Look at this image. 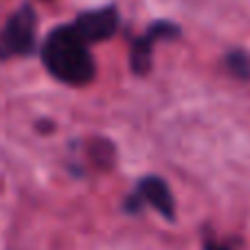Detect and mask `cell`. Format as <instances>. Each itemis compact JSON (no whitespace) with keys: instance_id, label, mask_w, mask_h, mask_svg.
Segmentation results:
<instances>
[{"instance_id":"6da1fadb","label":"cell","mask_w":250,"mask_h":250,"mask_svg":"<svg viewBox=\"0 0 250 250\" xmlns=\"http://www.w3.org/2000/svg\"><path fill=\"white\" fill-rule=\"evenodd\" d=\"M42 62L57 82L70 86H86L95 79V60L88 44L75 33L70 24L57 26L42 44Z\"/></svg>"},{"instance_id":"7a4b0ae2","label":"cell","mask_w":250,"mask_h":250,"mask_svg":"<svg viewBox=\"0 0 250 250\" xmlns=\"http://www.w3.org/2000/svg\"><path fill=\"white\" fill-rule=\"evenodd\" d=\"M35 31L38 18L31 4H22L4 24L0 33V60H9L16 55H29L35 48Z\"/></svg>"},{"instance_id":"3957f363","label":"cell","mask_w":250,"mask_h":250,"mask_svg":"<svg viewBox=\"0 0 250 250\" xmlns=\"http://www.w3.org/2000/svg\"><path fill=\"white\" fill-rule=\"evenodd\" d=\"M75 33L83 40L86 44L104 42L110 40L119 29V11L117 7H99L92 11H83L77 16V20L70 24Z\"/></svg>"},{"instance_id":"277c9868","label":"cell","mask_w":250,"mask_h":250,"mask_svg":"<svg viewBox=\"0 0 250 250\" xmlns=\"http://www.w3.org/2000/svg\"><path fill=\"white\" fill-rule=\"evenodd\" d=\"M180 35V26L173 24L169 20H156L154 24L147 26L145 35L138 38L132 44V53H129V66L136 75H145L151 68V51L158 40H173Z\"/></svg>"},{"instance_id":"5b68a950","label":"cell","mask_w":250,"mask_h":250,"mask_svg":"<svg viewBox=\"0 0 250 250\" xmlns=\"http://www.w3.org/2000/svg\"><path fill=\"white\" fill-rule=\"evenodd\" d=\"M138 195L156 208L165 220H176V202L167 182L158 176H145L138 182Z\"/></svg>"},{"instance_id":"8992f818","label":"cell","mask_w":250,"mask_h":250,"mask_svg":"<svg viewBox=\"0 0 250 250\" xmlns=\"http://www.w3.org/2000/svg\"><path fill=\"white\" fill-rule=\"evenodd\" d=\"M90 158L95 160L97 167H112L114 163V145L110 141H105V138H97L95 143L90 145Z\"/></svg>"},{"instance_id":"52a82bcc","label":"cell","mask_w":250,"mask_h":250,"mask_svg":"<svg viewBox=\"0 0 250 250\" xmlns=\"http://www.w3.org/2000/svg\"><path fill=\"white\" fill-rule=\"evenodd\" d=\"M226 66L229 70L239 79H248L250 77V57L242 51H233L226 57Z\"/></svg>"},{"instance_id":"ba28073f","label":"cell","mask_w":250,"mask_h":250,"mask_svg":"<svg viewBox=\"0 0 250 250\" xmlns=\"http://www.w3.org/2000/svg\"><path fill=\"white\" fill-rule=\"evenodd\" d=\"M204 250H230V248L224 246V244H217V242H207L204 244Z\"/></svg>"},{"instance_id":"9c48e42d","label":"cell","mask_w":250,"mask_h":250,"mask_svg":"<svg viewBox=\"0 0 250 250\" xmlns=\"http://www.w3.org/2000/svg\"><path fill=\"white\" fill-rule=\"evenodd\" d=\"M38 127H40V132H51V129H53V123H46V119H44V121L40 123Z\"/></svg>"}]
</instances>
